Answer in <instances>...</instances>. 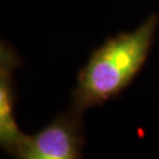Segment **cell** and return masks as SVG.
Listing matches in <instances>:
<instances>
[{"label": "cell", "instance_id": "cell-2", "mask_svg": "<svg viewBox=\"0 0 159 159\" xmlns=\"http://www.w3.org/2000/svg\"><path fill=\"white\" fill-rule=\"evenodd\" d=\"M83 116L70 107L41 130L26 134L16 159H80L84 144Z\"/></svg>", "mask_w": 159, "mask_h": 159}, {"label": "cell", "instance_id": "cell-3", "mask_svg": "<svg viewBox=\"0 0 159 159\" xmlns=\"http://www.w3.org/2000/svg\"><path fill=\"white\" fill-rule=\"evenodd\" d=\"M20 57L6 40L0 43V145L7 153H16L25 138L16 118V78Z\"/></svg>", "mask_w": 159, "mask_h": 159}, {"label": "cell", "instance_id": "cell-1", "mask_svg": "<svg viewBox=\"0 0 159 159\" xmlns=\"http://www.w3.org/2000/svg\"><path fill=\"white\" fill-rule=\"evenodd\" d=\"M159 27V13H151L132 31L110 37L81 67L70 107L84 114L119 96L148 60Z\"/></svg>", "mask_w": 159, "mask_h": 159}]
</instances>
